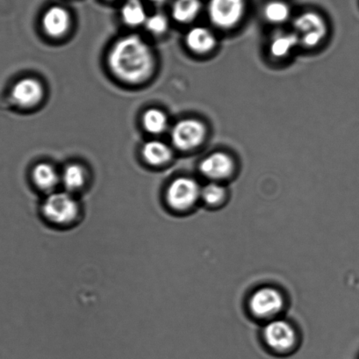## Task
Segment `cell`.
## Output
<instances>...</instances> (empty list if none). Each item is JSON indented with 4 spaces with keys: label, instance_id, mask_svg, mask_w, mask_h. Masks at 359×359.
<instances>
[{
    "label": "cell",
    "instance_id": "obj_22",
    "mask_svg": "<svg viewBox=\"0 0 359 359\" xmlns=\"http://www.w3.org/2000/svg\"><path fill=\"white\" fill-rule=\"evenodd\" d=\"M144 25L149 32L153 34H163L168 29L169 22L163 13H156L148 17Z\"/></svg>",
    "mask_w": 359,
    "mask_h": 359
},
{
    "label": "cell",
    "instance_id": "obj_6",
    "mask_svg": "<svg viewBox=\"0 0 359 359\" xmlns=\"http://www.w3.org/2000/svg\"><path fill=\"white\" fill-rule=\"evenodd\" d=\"M201 194V189L196 181L190 177H181L170 183L166 198L170 208L182 211L193 207Z\"/></svg>",
    "mask_w": 359,
    "mask_h": 359
},
{
    "label": "cell",
    "instance_id": "obj_12",
    "mask_svg": "<svg viewBox=\"0 0 359 359\" xmlns=\"http://www.w3.org/2000/svg\"><path fill=\"white\" fill-rule=\"evenodd\" d=\"M216 43L215 34L204 27H194L188 31L186 36L187 47L196 54L209 53L214 50Z\"/></svg>",
    "mask_w": 359,
    "mask_h": 359
},
{
    "label": "cell",
    "instance_id": "obj_2",
    "mask_svg": "<svg viewBox=\"0 0 359 359\" xmlns=\"http://www.w3.org/2000/svg\"><path fill=\"white\" fill-rule=\"evenodd\" d=\"M43 214L48 222L55 225H69L79 214V205L68 191H52L45 198Z\"/></svg>",
    "mask_w": 359,
    "mask_h": 359
},
{
    "label": "cell",
    "instance_id": "obj_18",
    "mask_svg": "<svg viewBox=\"0 0 359 359\" xmlns=\"http://www.w3.org/2000/svg\"><path fill=\"white\" fill-rule=\"evenodd\" d=\"M142 125L146 131L153 135L162 134L168 126V118L163 111L151 108L142 115Z\"/></svg>",
    "mask_w": 359,
    "mask_h": 359
},
{
    "label": "cell",
    "instance_id": "obj_10",
    "mask_svg": "<svg viewBox=\"0 0 359 359\" xmlns=\"http://www.w3.org/2000/svg\"><path fill=\"white\" fill-rule=\"evenodd\" d=\"M283 306V298L273 288L264 287L257 291L250 299V309L256 316L268 317L280 311Z\"/></svg>",
    "mask_w": 359,
    "mask_h": 359
},
{
    "label": "cell",
    "instance_id": "obj_19",
    "mask_svg": "<svg viewBox=\"0 0 359 359\" xmlns=\"http://www.w3.org/2000/svg\"><path fill=\"white\" fill-rule=\"evenodd\" d=\"M61 180L66 191L72 194L73 191L81 189L85 184L86 180L85 170L79 165H69L62 172Z\"/></svg>",
    "mask_w": 359,
    "mask_h": 359
},
{
    "label": "cell",
    "instance_id": "obj_20",
    "mask_svg": "<svg viewBox=\"0 0 359 359\" xmlns=\"http://www.w3.org/2000/svg\"><path fill=\"white\" fill-rule=\"evenodd\" d=\"M263 15L268 22L282 24L290 18L291 9L287 3L280 0H273L264 6Z\"/></svg>",
    "mask_w": 359,
    "mask_h": 359
},
{
    "label": "cell",
    "instance_id": "obj_1",
    "mask_svg": "<svg viewBox=\"0 0 359 359\" xmlns=\"http://www.w3.org/2000/svg\"><path fill=\"white\" fill-rule=\"evenodd\" d=\"M108 65L121 81L139 83L153 74L155 57L145 41L131 34L121 38L114 44L108 55Z\"/></svg>",
    "mask_w": 359,
    "mask_h": 359
},
{
    "label": "cell",
    "instance_id": "obj_7",
    "mask_svg": "<svg viewBox=\"0 0 359 359\" xmlns=\"http://www.w3.org/2000/svg\"><path fill=\"white\" fill-rule=\"evenodd\" d=\"M264 337L273 350L285 352L294 346L296 337L294 329L285 320H274L266 327Z\"/></svg>",
    "mask_w": 359,
    "mask_h": 359
},
{
    "label": "cell",
    "instance_id": "obj_11",
    "mask_svg": "<svg viewBox=\"0 0 359 359\" xmlns=\"http://www.w3.org/2000/svg\"><path fill=\"white\" fill-rule=\"evenodd\" d=\"M235 163L231 156L226 153L215 152L202 160L200 170L208 179L224 180L231 175Z\"/></svg>",
    "mask_w": 359,
    "mask_h": 359
},
{
    "label": "cell",
    "instance_id": "obj_13",
    "mask_svg": "<svg viewBox=\"0 0 359 359\" xmlns=\"http://www.w3.org/2000/svg\"><path fill=\"white\" fill-rule=\"evenodd\" d=\"M142 155L149 165L160 166L168 163L172 158V149L161 141H149L142 149Z\"/></svg>",
    "mask_w": 359,
    "mask_h": 359
},
{
    "label": "cell",
    "instance_id": "obj_14",
    "mask_svg": "<svg viewBox=\"0 0 359 359\" xmlns=\"http://www.w3.org/2000/svg\"><path fill=\"white\" fill-rule=\"evenodd\" d=\"M299 43H299L297 34L294 31V32L277 33L271 37L269 51L275 58L287 57Z\"/></svg>",
    "mask_w": 359,
    "mask_h": 359
},
{
    "label": "cell",
    "instance_id": "obj_3",
    "mask_svg": "<svg viewBox=\"0 0 359 359\" xmlns=\"http://www.w3.org/2000/svg\"><path fill=\"white\" fill-rule=\"evenodd\" d=\"M245 9V0H209L208 13L212 25L229 29L241 22Z\"/></svg>",
    "mask_w": 359,
    "mask_h": 359
},
{
    "label": "cell",
    "instance_id": "obj_8",
    "mask_svg": "<svg viewBox=\"0 0 359 359\" xmlns=\"http://www.w3.org/2000/svg\"><path fill=\"white\" fill-rule=\"evenodd\" d=\"M43 85L32 78L19 80L11 90L13 102L22 107L36 106L43 100Z\"/></svg>",
    "mask_w": 359,
    "mask_h": 359
},
{
    "label": "cell",
    "instance_id": "obj_17",
    "mask_svg": "<svg viewBox=\"0 0 359 359\" xmlns=\"http://www.w3.org/2000/svg\"><path fill=\"white\" fill-rule=\"evenodd\" d=\"M201 0H175L172 8V16L177 22L189 23L200 15Z\"/></svg>",
    "mask_w": 359,
    "mask_h": 359
},
{
    "label": "cell",
    "instance_id": "obj_5",
    "mask_svg": "<svg viewBox=\"0 0 359 359\" xmlns=\"http://www.w3.org/2000/svg\"><path fill=\"white\" fill-rule=\"evenodd\" d=\"M207 128L196 118H184L174 125L170 137L174 146L180 151H188L203 144Z\"/></svg>",
    "mask_w": 359,
    "mask_h": 359
},
{
    "label": "cell",
    "instance_id": "obj_23",
    "mask_svg": "<svg viewBox=\"0 0 359 359\" xmlns=\"http://www.w3.org/2000/svg\"><path fill=\"white\" fill-rule=\"evenodd\" d=\"M149 1L152 2L153 4L155 5H163V3H165L167 0H149Z\"/></svg>",
    "mask_w": 359,
    "mask_h": 359
},
{
    "label": "cell",
    "instance_id": "obj_15",
    "mask_svg": "<svg viewBox=\"0 0 359 359\" xmlns=\"http://www.w3.org/2000/svg\"><path fill=\"white\" fill-rule=\"evenodd\" d=\"M33 180L34 184L40 190L51 191L57 187L60 177L54 167L46 163H41L33 170Z\"/></svg>",
    "mask_w": 359,
    "mask_h": 359
},
{
    "label": "cell",
    "instance_id": "obj_4",
    "mask_svg": "<svg viewBox=\"0 0 359 359\" xmlns=\"http://www.w3.org/2000/svg\"><path fill=\"white\" fill-rule=\"evenodd\" d=\"M294 27L299 43L308 48L318 46L327 33L325 20L315 12H306L299 15L294 20Z\"/></svg>",
    "mask_w": 359,
    "mask_h": 359
},
{
    "label": "cell",
    "instance_id": "obj_9",
    "mask_svg": "<svg viewBox=\"0 0 359 359\" xmlns=\"http://www.w3.org/2000/svg\"><path fill=\"white\" fill-rule=\"evenodd\" d=\"M71 13L60 5L51 6L44 12L41 24L45 33L51 37L65 36L71 27Z\"/></svg>",
    "mask_w": 359,
    "mask_h": 359
},
{
    "label": "cell",
    "instance_id": "obj_21",
    "mask_svg": "<svg viewBox=\"0 0 359 359\" xmlns=\"http://www.w3.org/2000/svg\"><path fill=\"white\" fill-rule=\"evenodd\" d=\"M201 196L208 204H219L224 200L225 189L218 184L210 183L201 190Z\"/></svg>",
    "mask_w": 359,
    "mask_h": 359
},
{
    "label": "cell",
    "instance_id": "obj_16",
    "mask_svg": "<svg viewBox=\"0 0 359 359\" xmlns=\"http://www.w3.org/2000/svg\"><path fill=\"white\" fill-rule=\"evenodd\" d=\"M121 15L124 23L130 27L144 25L149 17L142 0H126L121 6Z\"/></svg>",
    "mask_w": 359,
    "mask_h": 359
}]
</instances>
